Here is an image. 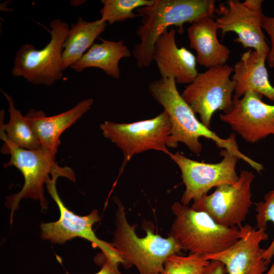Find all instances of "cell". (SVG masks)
Segmentation results:
<instances>
[{"mask_svg":"<svg viewBox=\"0 0 274 274\" xmlns=\"http://www.w3.org/2000/svg\"><path fill=\"white\" fill-rule=\"evenodd\" d=\"M148 90L154 99L168 115L172 122L171 134L167 146L176 148L179 143L187 146L193 154L199 155L202 150L201 137L212 140L220 149H226L252 167L257 162L239 151L235 134L227 139L218 136L196 118L195 114L178 91L173 78H161L149 83Z\"/></svg>","mask_w":274,"mask_h":274,"instance_id":"6da1fadb","label":"cell"},{"mask_svg":"<svg viewBox=\"0 0 274 274\" xmlns=\"http://www.w3.org/2000/svg\"><path fill=\"white\" fill-rule=\"evenodd\" d=\"M215 10L214 0H154L152 5L136 9L142 18L136 30L140 41L132 50L137 66L151 65L155 43L169 27H176L182 33L184 24L214 16Z\"/></svg>","mask_w":274,"mask_h":274,"instance_id":"7a4b0ae2","label":"cell"},{"mask_svg":"<svg viewBox=\"0 0 274 274\" xmlns=\"http://www.w3.org/2000/svg\"><path fill=\"white\" fill-rule=\"evenodd\" d=\"M113 246L124 261L123 266L134 265L140 274H163L164 263L169 256L182 249L177 242L168 236L162 237L146 229V236L140 237L135 232L136 225L127 220L125 208L117 198Z\"/></svg>","mask_w":274,"mask_h":274,"instance_id":"3957f363","label":"cell"},{"mask_svg":"<svg viewBox=\"0 0 274 274\" xmlns=\"http://www.w3.org/2000/svg\"><path fill=\"white\" fill-rule=\"evenodd\" d=\"M1 151L10 155V159L4 167H16L22 174L24 183L18 193L6 198V207L11 211V223L13 214L18 209L20 201L24 198L39 200L43 212L48 209V202L45 196L44 185L55 173H59L68 180L76 182L74 171L68 166H60L50 151L40 147L35 150L18 147L9 141H4Z\"/></svg>","mask_w":274,"mask_h":274,"instance_id":"277c9868","label":"cell"},{"mask_svg":"<svg viewBox=\"0 0 274 274\" xmlns=\"http://www.w3.org/2000/svg\"><path fill=\"white\" fill-rule=\"evenodd\" d=\"M171 209L175 218L168 236L190 253L207 256L221 252L242 236L240 228L221 225L206 212L180 202H175Z\"/></svg>","mask_w":274,"mask_h":274,"instance_id":"5b68a950","label":"cell"},{"mask_svg":"<svg viewBox=\"0 0 274 274\" xmlns=\"http://www.w3.org/2000/svg\"><path fill=\"white\" fill-rule=\"evenodd\" d=\"M104 136L115 144L123 155L122 172L135 155L150 150L169 155L167 146L172 124L164 111L155 117L131 123L105 121L99 125Z\"/></svg>","mask_w":274,"mask_h":274,"instance_id":"8992f818","label":"cell"},{"mask_svg":"<svg viewBox=\"0 0 274 274\" xmlns=\"http://www.w3.org/2000/svg\"><path fill=\"white\" fill-rule=\"evenodd\" d=\"M51 39L41 50L30 44L22 45L16 53L12 70L13 77H22L34 85L51 86L63 77V44L69 32L67 23L60 19L50 23Z\"/></svg>","mask_w":274,"mask_h":274,"instance_id":"52a82bcc","label":"cell"},{"mask_svg":"<svg viewBox=\"0 0 274 274\" xmlns=\"http://www.w3.org/2000/svg\"><path fill=\"white\" fill-rule=\"evenodd\" d=\"M60 177H63L61 174L55 173L46 183L48 193L59 210L60 217L55 222L41 224L42 238L53 244H63L75 237H82L90 242L94 247L100 249L107 259L123 265V260L112 243L100 239L92 229L93 225L100 220L98 211L94 210L89 214L81 216L75 214L64 205L56 189V181Z\"/></svg>","mask_w":274,"mask_h":274,"instance_id":"ba28073f","label":"cell"},{"mask_svg":"<svg viewBox=\"0 0 274 274\" xmlns=\"http://www.w3.org/2000/svg\"><path fill=\"white\" fill-rule=\"evenodd\" d=\"M233 66L227 64L198 73L186 87L181 96L200 121L210 128L214 114L218 110L229 112L233 106L235 84L230 78Z\"/></svg>","mask_w":274,"mask_h":274,"instance_id":"9c48e42d","label":"cell"},{"mask_svg":"<svg viewBox=\"0 0 274 274\" xmlns=\"http://www.w3.org/2000/svg\"><path fill=\"white\" fill-rule=\"evenodd\" d=\"M220 154L222 160L211 163L192 160L179 152L170 153L169 157L179 167L185 186L181 203L188 206L191 201H197L208 194L214 187L237 182L239 176L236 166L239 158L226 149H222Z\"/></svg>","mask_w":274,"mask_h":274,"instance_id":"30bf717a","label":"cell"},{"mask_svg":"<svg viewBox=\"0 0 274 274\" xmlns=\"http://www.w3.org/2000/svg\"><path fill=\"white\" fill-rule=\"evenodd\" d=\"M255 175L243 170L233 184H222L209 195L194 201L191 208L203 211L218 224L227 227H238L253 204L251 185Z\"/></svg>","mask_w":274,"mask_h":274,"instance_id":"8fae6325","label":"cell"},{"mask_svg":"<svg viewBox=\"0 0 274 274\" xmlns=\"http://www.w3.org/2000/svg\"><path fill=\"white\" fill-rule=\"evenodd\" d=\"M262 0H228L221 3L215 19L222 37L228 32L237 35L234 41L244 48H252L259 54L267 55L270 48L261 27Z\"/></svg>","mask_w":274,"mask_h":274,"instance_id":"7c38bea8","label":"cell"},{"mask_svg":"<svg viewBox=\"0 0 274 274\" xmlns=\"http://www.w3.org/2000/svg\"><path fill=\"white\" fill-rule=\"evenodd\" d=\"M262 97L253 91L246 92L240 98L233 96L231 111L220 114V120L248 143L274 135V105L263 102Z\"/></svg>","mask_w":274,"mask_h":274,"instance_id":"4fadbf2b","label":"cell"},{"mask_svg":"<svg viewBox=\"0 0 274 274\" xmlns=\"http://www.w3.org/2000/svg\"><path fill=\"white\" fill-rule=\"evenodd\" d=\"M239 228L242 236L235 243L221 252L203 256L204 258L221 262L228 274H264L267 269L263 258L265 249L260 245L268 238L266 228L256 229L249 224Z\"/></svg>","mask_w":274,"mask_h":274,"instance_id":"5bb4252c","label":"cell"},{"mask_svg":"<svg viewBox=\"0 0 274 274\" xmlns=\"http://www.w3.org/2000/svg\"><path fill=\"white\" fill-rule=\"evenodd\" d=\"M176 30H166L157 40L152 60L158 67L160 77L173 78L178 84H190L197 76L196 56L176 42Z\"/></svg>","mask_w":274,"mask_h":274,"instance_id":"9a60e30c","label":"cell"},{"mask_svg":"<svg viewBox=\"0 0 274 274\" xmlns=\"http://www.w3.org/2000/svg\"><path fill=\"white\" fill-rule=\"evenodd\" d=\"M93 104L91 98L82 100L70 110L52 116L43 111L30 110L25 116L30 122L43 148L55 158L61 134L88 112Z\"/></svg>","mask_w":274,"mask_h":274,"instance_id":"2e32d148","label":"cell"},{"mask_svg":"<svg viewBox=\"0 0 274 274\" xmlns=\"http://www.w3.org/2000/svg\"><path fill=\"white\" fill-rule=\"evenodd\" d=\"M267 55L250 49L241 55L233 66V96L240 98L246 92L253 91L274 101V87L269 82L265 66Z\"/></svg>","mask_w":274,"mask_h":274,"instance_id":"e0dca14e","label":"cell"},{"mask_svg":"<svg viewBox=\"0 0 274 274\" xmlns=\"http://www.w3.org/2000/svg\"><path fill=\"white\" fill-rule=\"evenodd\" d=\"M218 28L214 16L202 18L187 28L190 48L196 53V62L207 68L226 64L230 51L217 38Z\"/></svg>","mask_w":274,"mask_h":274,"instance_id":"ac0fdd59","label":"cell"},{"mask_svg":"<svg viewBox=\"0 0 274 274\" xmlns=\"http://www.w3.org/2000/svg\"><path fill=\"white\" fill-rule=\"evenodd\" d=\"M100 43L94 44L81 58L70 67L80 73L89 67L102 70L106 74L118 79L120 77L119 61L129 57L131 52L123 40L113 41L98 37Z\"/></svg>","mask_w":274,"mask_h":274,"instance_id":"d6986e66","label":"cell"},{"mask_svg":"<svg viewBox=\"0 0 274 274\" xmlns=\"http://www.w3.org/2000/svg\"><path fill=\"white\" fill-rule=\"evenodd\" d=\"M107 23L99 19L91 22L79 18L70 28L63 44L61 57L62 72L80 60L102 33Z\"/></svg>","mask_w":274,"mask_h":274,"instance_id":"ffe728a7","label":"cell"},{"mask_svg":"<svg viewBox=\"0 0 274 274\" xmlns=\"http://www.w3.org/2000/svg\"><path fill=\"white\" fill-rule=\"evenodd\" d=\"M9 103V122H4V111H1L0 138L14 145L25 149L35 150L39 148L41 143L28 119L22 116L15 107L12 97L2 90Z\"/></svg>","mask_w":274,"mask_h":274,"instance_id":"44dd1931","label":"cell"},{"mask_svg":"<svg viewBox=\"0 0 274 274\" xmlns=\"http://www.w3.org/2000/svg\"><path fill=\"white\" fill-rule=\"evenodd\" d=\"M154 0H102L99 20L111 25L140 17L134 10L152 5Z\"/></svg>","mask_w":274,"mask_h":274,"instance_id":"7402d4cb","label":"cell"},{"mask_svg":"<svg viewBox=\"0 0 274 274\" xmlns=\"http://www.w3.org/2000/svg\"><path fill=\"white\" fill-rule=\"evenodd\" d=\"M210 262L198 254L187 256L174 254L165 260L163 274H202Z\"/></svg>","mask_w":274,"mask_h":274,"instance_id":"603a6c76","label":"cell"},{"mask_svg":"<svg viewBox=\"0 0 274 274\" xmlns=\"http://www.w3.org/2000/svg\"><path fill=\"white\" fill-rule=\"evenodd\" d=\"M256 228H266L267 223L274 224V189L269 191L264 196L263 201L255 204ZM274 256V237L269 246L263 253V258L267 266Z\"/></svg>","mask_w":274,"mask_h":274,"instance_id":"cb8c5ba5","label":"cell"},{"mask_svg":"<svg viewBox=\"0 0 274 274\" xmlns=\"http://www.w3.org/2000/svg\"><path fill=\"white\" fill-rule=\"evenodd\" d=\"M261 27L268 35L271 41V47L267 55L266 60L269 67L274 68V16L268 17L263 15Z\"/></svg>","mask_w":274,"mask_h":274,"instance_id":"d4e9b609","label":"cell"},{"mask_svg":"<svg viewBox=\"0 0 274 274\" xmlns=\"http://www.w3.org/2000/svg\"><path fill=\"white\" fill-rule=\"evenodd\" d=\"M101 269L94 274H122L118 269V264L105 257Z\"/></svg>","mask_w":274,"mask_h":274,"instance_id":"484cf974","label":"cell"},{"mask_svg":"<svg viewBox=\"0 0 274 274\" xmlns=\"http://www.w3.org/2000/svg\"><path fill=\"white\" fill-rule=\"evenodd\" d=\"M224 264L217 260H211L202 274H226Z\"/></svg>","mask_w":274,"mask_h":274,"instance_id":"4316f807","label":"cell"},{"mask_svg":"<svg viewBox=\"0 0 274 274\" xmlns=\"http://www.w3.org/2000/svg\"><path fill=\"white\" fill-rule=\"evenodd\" d=\"M264 274H274V261L268 271Z\"/></svg>","mask_w":274,"mask_h":274,"instance_id":"83f0119b","label":"cell"}]
</instances>
